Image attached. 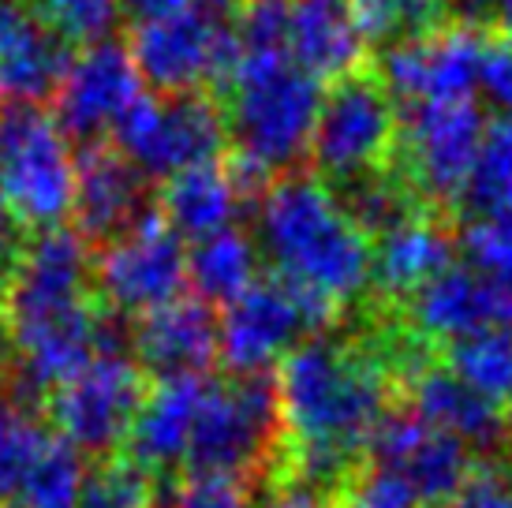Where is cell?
I'll return each instance as SVG.
<instances>
[{"label": "cell", "instance_id": "6da1fadb", "mask_svg": "<svg viewBox=\"0 0 512 508\" xmlns=\"http://www.w3.org/2000/svg\"><path fill=\"white\" fill-rule=\"evenodd\" d=\"M400 393L367 337H307L277 374L281 475L337 494L367 460V441Z\"/></svg>", "mask_w": 512, "mask_h": 508}, {"label": "cell", "instance_id": "7a4b0ae2", "mask_svg": "<svg viewBox=\"0 0 512 508\" xmlns=\"http://www.w3.org/2000/svg\"><path fill=\"white\" fill-rule=\"evenodd\" d=\"M255 247L273 277L341 311L370 288V240L352 225L337 195L311 172L277 176L255 213Z\"/></svg>", "mask_w": 512, "mask_h": 508}, {"label": "cell", "instance_id": "3957f363", "mask_svg": "<svg viewBox=\"0 0 512 508\" xmlns=\"http://www.w3.org/2000/svg\"><path fill=\"white\" fill-rule=\"evenodd\" d=\"M217 105L236 146L232 165L247 180L270 187L307 154L322 86L288 53H232Z\"/></svg>", "mask_w": 512, "mask_h": 508}, {"label": "cell", "instance_id": "277c9868", "mask_svg": "<svg viewBox=\"0 0 512 508\" xmlns=\"http://www.w3.org/2000/svg\"><path fill=\"white\" fill-rule=\"evenodd\" d=\"M281 452L277 378L232 374L206 381L184 456L187 475L258 482L273 475Z\"/></svg>", "mask_w": 512, "mask_h": 508}, {"label": "cell", "instance_id": "5b68a950", "mask_svg": "<svg viewBox=\"0 0 512 508\" xmlns=\"http://www.w3.org/2000/svg\"><path fill=\"white\" fill-rule=\"evenodd\" d=\"M75 198V150L42 105H0V202L19 232L60 228Z\"/></svg>", "mask_w": 512, "mask_h": 508}, {"label": "cell", "instance_id": "8992f818", "mask_svg": "<svg viewBox=\"0 0 512 508\" xmlns=\"http://www.w3.org/2000/svg\"><path fill=\"white\" fill-rule=\"evenodd\" d=\"M400 109L374 68H356L322 90L311 131L314 180L341 187L397 161Z\"/></svg>", "mask_w": 512, "mask_h": 508}, {"label": "cell", "instance_id": "52a82bcc", "mask_svg": "<svg viewBox=\"0 0 512 508\" xmlns=\"http://www.w3.org/2000/svg\"><path fill=\"white\" fill-rule=\"evenodd\" d=\"M486 135L479 101H445L400 113L397 169L430 210L456 225V210L471 180L475 157Z\"/></svg>", "mask_w": 512, "mask_h": 508}, {"label": "cell", "instance_id": "ba28073f", "mask_svg": "<svg viewBox=\"0 0 512 508\" xmlns=\"http://www.w3.org/2000/svg\"><path fill=\"white\" fill-rule=\"evenodd\" d=\"M225 142V116L210 94H143L113 131V146L146 180L221 161Z\"/></svg>", "mask_w": 512, "mask_h": 508}, {"label": "cell", "instance_id": "9c48e42d", "mask_svg": "<svg viewBox=\"0 0 512 508\" xmlns=\"http://www.w3.org/2000/svg\"><path fill=\"white\" fill-rule=\"evenodd\" d=\"M337 318L341 311L326 299L303 296L277 277H258L217 318V359L228 367V374H270L277 359L285 363L288 352H296L318 329H333Z\"/></svg>", "mask_w": 512, "mask_h": 508}, {"label": "cell", "instance_id": "30bf717a", "mask_svg": "<svg viewBox=\"0 0 512 508\" xmlns=\"http://www.w3.org/2000/svg\"><path fill=\"white\" fill-rule=\"evenodd\" d=\"M94 303V254L75 228H45L23 240L4 277L8 329L27 333Z\"/></svg>", "mask_w": 512, "mask_h": 508}, {"label": "cell", "instance_id": "8fae6325", "mask_svg": "<svg viewBox=\"0 0 512 508\" xmlns=\"http://www.w3.org/2000/svg\"><path fill=\"white\" fill-rule=\"evenodd\" d=\"M146 389V374L131 355H94L42 404L49 423L57 426V438L90 456H109L120 441H128Z\"/></svg>", "mask_w": 512, "mask_h": 508}, {"label": "cell", "instance_id": "7c38bea8", "mask_svg": "<svg viewBox=\"0 0 512 508\" xmlns=\"http://www.w3.org/2000/svg\"><path fill=\"white\" fill-rule=\"evenodd\" d=\"M131 64L154 94H206L228 75L236 42L232 27L214 12H176L165 19L135 23L128 42Z\"/></svg>", "mask_w": 512, "mask_h": 508}, {"label": "cell", "instance_id": "4fadbf2b", "mask_svg": "<svg viewBox=\"0 0 512 508\" xmlns=\"http://www.w3.org/2000/svg\"><path fill=\"white\" fill-rule=\"evenodd\" d=\"M187 288V247L161 213L101 247L94 258V296L113 314H150Z\"/></svg>", "mask_w": 512, "mask_h": 508}, {"label": "cell", "instance_id": "5bb4252c", "mask_svg": "<svg viewBox=\"0 0 512 508\" xmlns=\"http://www.w3.org/2000/svg\"><path fill=\"white\" fill-rule=\"evenodd\" d=\"M490 27L475 23H449L430 38L385 49L374 71L400 113L419 105H445L468 101L479 90V64Z\"/></svg>", "mask_w": 512, "mask_h": 508}, {"label": "cell", "instance_id": "9a60e30c", "mask_svg": "<svg viewBox=\"0 0 512 508\" xmlns=\"http://www.w3.org/2000/svg\"><path fill=\"white\" fill-rule=\"evenodd\" d=\"M143 94V79L131 64L128 45L109 38L86 45L79 57H72L53 94V120L72 142L94 146L105 142V135H113L116 124Z\"/></svg>", "mask_w": 512, "mask_h": 508}, {"label": "cell", "instance_id": "2e32d148", "mask_svg": "<svg viewBox=\"0 0 512 508\" xmlns=\"http://www.w3.org/2000/svg\"><path fill=\"white\" fill-rule=\"evenodd\" d=\"M367 464L400 475L423 508H445L475 475L479 460L412 408H389L367 441Z\"/></svg>", "mask_w": 512, "mask_h": 508}, {"label": "cell", "instance_id": "e0dca14e", "mask_svg": "<svg viewBox=\"0 0 512 508\" xmlns=\"http://www.w3.org/2000/svg\"><path fill=\"white\" fill-rule=\"evenodd\" d=\"M404 329L434 352L486 329H512V292L468 266H449L397 307Z\"/></svg>", "mask_w": 512, "mask_h": 508}, {"label": "cell", "instance_id": "ac0fdd59", "mask_svg": "<svg viewBox=\"0 0 512 508\" xmlns=\"http://www.w3.org/2000/svg\"><path fill=\"white\" fill-rule=\"evenodd\" d=\"M157 213L150 180L116 150L113 142H94L75 154V232L86 243L109 247L135 232Z\"/></svg>", "mask_w": 512, "mask_h": 508}, {"label": "cell", "instance_id": "d6986e66", "mask_svg": "<svg viewBox=\"0 0 512 508\" xmlns=\"http://www.w3.org/2000/svg\"><path fill=\"white\" fill-rule=\"evenodd\" d=\"M217 352V314L202 299L180 296L131 325V359L154 381L206 378Z\"/></svg>", "mask_w": 512, "mask_h": 508}, {"label": "cell", "instance_id": "ffe728a7", "mask_svg": "<svg viewBox=\"0 0 512 508\" xmlns=\"http://www.w3.org/2000/svg\"><path fill=\"white\" fill-rule=\"evenodd\" d=\"M404 396L419 419H427L430 426L456 438L479 464H512V430L505 411L486 404L479 393H471L441 363L408 381Z\"/></svg>", "mask_w": 512, "mask_h": 508}, {"label": "cell", "instance_id": "44dd1931", "mask_svg": "<svg viewBox=\"0 0 512 508\" xmlns=\"http://www.w3.org/2000/svg\"><path fill=\"white\" fill-rule=\"evenodd\" d=\"M370 247V288L385 311H397L419 288L456 266V225L441 213H419L378 236Z\"/></svg>", "mask_w": 512, "mask_h": 508}, {"label": "cell", "instance_id": "7402d4cb", "mask_svg": "<svg viewBox=\"0 0 512 508\" xmlns=\"http://www.w3.org/2000/svg\"><path fill=\"white\" fill-rule=\"evenodd\" d=\"M68 64L72 45L27 0H0V98L42 105L57 94Z\"/></svg>", "mask_w": 512, "mask_h": 508}, {"label": "cell", "instance_id": "603a6c76", "mask_svg": "<svg viewBox=\"0 0 512 508\" xmlns=\"http://www.w3.org/2000/svg\"><path fill=\"white\" fill-rule=\"evenodd\" d=\"M247 202L251 195L232 172V165L210 161V165H195V169L169 176L157 195V213L180 240L199 243L232 228L240 210H247Z\"/></svg>", "mask_w": 512, "mask_h": 508}, {"label": "cell", "instance_id": "cb8c5ba5", "mask_svg": "<svg viewBox=\"0 0 512 508\" xmlns=\"http://www.w3.org/2000/svg\"><path fill=\"white\" fill-rule=\"evenodd\" d=\"M202 389H206V378L154 381L146 389L143 408H139L128 434V449L135 464H143L150 475L184 467Z\"/></svg>", "mask_w": 512, "mask_h": 508}, {"label": "cell", "instance_id": "d4e9b609", "mask_svg": "<svg viewBox=\"0 0 512 508\" xmlns=\"http://www.w3.org/2000/svg\"><path fill=\"white\" fill-rule=\"evenodd\" d=\"M288 57L318 83H333L356 71L363 60V38L352 23L348 0H292Z\"/></svg>", "mask_w": 512, "mask_h": 508}, {"label": "cell", "instance_id": "484cf974", "mask_svg": "<svg viewBox=\"0 0 512 508\" xmlns=\"http://www.w3.org/2000/svg\"><path fill=\"white\" fill-rule=\"evenodd\" d=\"M258 262L262 254L255 247V236L232 225L187 251V284L206 307H228L258 281Z\"/></svg>", "mask_w": 512, "mask_h": 508}, {"label": "cell", "instance_id": "4316f807", "mask_svg": "<svg viewBox=\"0 0 512 508\" xmlns=\"http://www.w3.org/2000/svg\"><path fill=\"white\" fill-rule=\"evenodd\" d=\"M337 202L344 206V213L352 217V225L367 236L370 243L393 232L397 225L412 221L419 213H438L430 210L423 198L415 195V187L404 180V172L397 169V161L389 169H378L370 176H359V180H348L341 187H329Z\"/></svg>", "mask_w": 512, "mask_h": 508}, {"label": "cell", "instance_id": "83f0119b", "mask_svg": "<svg viewBox=\"0 0 512 508\" xmlns=\"http://www.w3.org/2000/svg\"><path fill=\"white\" fill-rule=\"evenodd\" d=\"M456 221H498L512 228V120H486Z\"/></svg>", "mask_w": 512, "mask_h": 508}, {"label": "cell", "instance_id": "f1b7e54d", "mask_svg": "<svg viewBox=\"0 0 512 508\" xmlns=\"http://www.w3.org/2000/svg\"><path fill=\"white\" fill-rule=\"evenodd\" d=\"M441 367L460 378L486 404L509 411L512 404V329H486L479 337L441 348Z\"/></svg>", "mask_w": 512, "mask_h": 508}, {"label": "cell", "instance_id": "f546056e", "mask_svg": "<svg viewBox=\"0 0 512 508\" xmlns=\"http://www.w3.org/2000/svg\"><path fill=\"white\" fill-rule=\"evenodd\" d=\"M348 12L363 45H374L382 53L430 38L453 23L441 0H348Z\"/></svg>", "mask_w": 512, "mask_h": 508}, {"label": "cell", "instance_id": "4dcf8cb0", "mask_svg": "<svg viewBox=\"0 0 512 508\" xmlns=\"http://www.w3.org/2000/svg\"><path fill=\"white\" fill-rule=\"evenodd\" d=\"M45 441L49 434L34 419L30 404H23L8 389H0V508H8L23 494V482H27Z\"/></svg>", "mask_w": 512, "mask_h": 508}, {"label": "cell", "instance_id": "1f68e13d", "mask_svg": "<svg viewBox=\"0 0 512 508\" xmlns=\"http://www.w3.org/2000/svg\"><path fill=\"white\" fill-rule=\"evenodd\" d=\"M86 479L83 452L64 438H49L23 482V508H79V490Z\"/></svg>", "mask_w": 512, "mask_h": 508}, {"label": "cell", "instance_id": "d6a6232c", "mask_svg": "<svg viewBox=\"0 0 512 508\" xmlns=\"http://www.w3.org/2000/svg\"><path fill=\"white\" fill-rule=\"evenodd\" d=\"M79 508H161L157 505V482L143 464L105 456L101 464L86 467Z\"/></svg>", "mask_w": 512, "mask_h": 508}, {"label": "cell", "instance_id": "836d02e7", "mask_svg": "<svg viewBox=\"0 0 512 508\" xmlns=\"http://www.w3.org/2000/svg\"><path fill=\"white\" fill-rule=\"evenodd\" d=\"M68 45H98L113 38L124 0H27Z\"/></svg>", "mask_w": 512, "mask_h": 508}, {"label": "cell", "instance_id": "e575fe53", "mask_svg": "<svg viewBox=\"0 0 512 508\" xmlns=\"http://www.w3.org/2000/svg\"><path fill=\"white\" fill-rule=\"evenodd\" d=\"M456 251L464 266L512 292V228L498 221H456Z\"/></svg>", "mask_w": 512, "mask_h": 508}, {"label": "cell", "instance_id": "d590c367", "mask_svg": "<svg viewBox=\"0 0 512 508\" xmlns=\"http://www.w3.org/2000/svg\"><path fill=\"white\" fill-rule=\"evenodd\" d=\"M333 508H423V501L400 475L363 460V467H356L333 494Z\"/></svg>", "mask_w": 512, "mask_h": 508}, {"label": "cell", "instance_id": "8d00e7d4", "mask_svg": "<svg viewBox=\"0 0 512 508\" xmlns=\"http://www.w3.org/2000/svg\"><path fill=\"white\" fill-rule=\"evenodd\" d=\"M479 94L498 120H512V38L490 27L479 64Z\"/></svg>", "mask_w": 512, "mask_h": 508}, {"label": "cell", "instance_id": "74e56055", "mask_svg": "<svg viewBox=\"0 0 512 508\" xmlns=\"http://www.w3.org/2000/svg\"><path fill=\"white\" fill-rule=\"evenodd\" d=\"M165 508H255L251 486L240 479H210V475H184L172 486Z\"/></svg>", "mask_w": 512, "mask_h": 508}, {"label": "cell", "instance_id": "f35d334b", "mask_svg": "<svg viewBox=\"0 0 512 508\" xmlns=\"http://www.w3.org/2000/svg\"><path fill=\"white\" fill-rule=\"evenodd\" d=\"M258 508H333V497L307 486V482L292 479V475L273 471V479L266 486L262 501H258Z\"/></svg>", "mask_w": 512, "mask_h": 508}, {"label": "cell", "instance_id": "ab89813d", "mask_svg": "<svg viewBox=\"0 0 512 508\" xmlns=\"http://www.w3.org/2000/svg\"><path fill=\"white\" fill-rule=\"evenodd\" d=\"M236 4L240 0H124V15H131L135 23H150V19H165V15L191 12V8L225 15V12H236Z\"/></svg>", "mask_w": 512, "mask_h": 508}, {"label": "cell", "instance_id": "60d3db41", "mask_svg": "<svg viewBox=\"0 0 512 508\" xmlns=\"http://www.w3.org/2000/svg\"><path fill=\"white\" fill-rule=\"evenodd\" d=\"M19 247H23V240H19V225L8 217L4 202H0V284H4V277H8V269H12Z\"/></svg>", "mask_w": 512, "mask_h": 508}, {"label": "cell", "instance_id": "b9f144b4", "mask_svg": "<svg viewBox=\"0 0 512 508\" xmlns=\"http://www.w3.org/2000/svg\"><path fill=\"white\" fill-rule=\"evenodd\" d=\"M449 19L456 23H475V27H490V0H441Z\"/></svg>", "mask_w": 512, "mask_h": 508}, {"label": "cell", "instance_id": "7bdbcfd3", "mask_svg": "<svg viewBox=\"0 0 512 508\" xmlns=\"http://www.w3.org/2000/svg\"><path fill=\"white\" fill-rule=\"evenodd\" d=\"M490 27L512 38V0H490Z\"/></svg>", "mask_w": 512, "mask_h": 508}, {"label": "cell", "instance_id": "ee69618b", "mask_svg": "<svg viewBox=\"0 0 512 508\" xmlns=\"http://www.w3.org/2000/svg\"><path fill=\"white\" fill-rule=\"evenodd\" d=\"M12 352V329H8V307H4V284H0V363Z\"/></svg>", "mask_w": 512, "mask_h": 508}, {"label": "cell", "instance_id": "f6af8a7d", "mask_svg": "<svg viewBox=\"0 0 512 508\" xmlns=\"http://www.w3.org/2000/svg\"><path fill=\"white\" fill-rule=\"evenodd\" d=\"M8 508H23V505H8Z\"/></svg>", "mask_w": 512, "mask_h": 508}]
</instances>
